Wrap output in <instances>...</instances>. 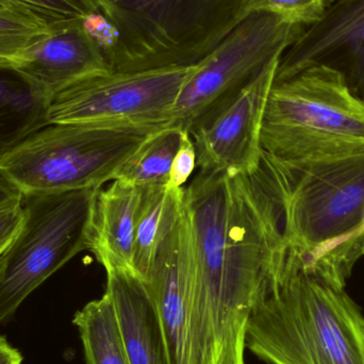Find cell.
<instances>
[{
	"mask_svg": "<svg viewBox=\"0 0 364 364\" xmlns=\"http://www.w3.org/2000/svg\"><path fill=\"white\" fill-rule=\"evenodd\" d=\"M193 239V342L198 364H246L254 310L284 282L282 177L262 155L252 175L198 172L184 186Z\"/></svg>",
	"mask_w": 364,
	"mask_h": 364,
	"instance_id": "obj_1",
	"label": "cell"
},
{
	"mask_svg": "<svg viewBox=\"0 0 364 364\" xmlns=\"http://www.w3.org/2000/svg\"><path fill=\"white\" fill-rule=\"evenodd\" d=\"M246 348L269 364H364V314L346 289L290 259L282 286L250 316Z\"/></svg>",
	"mask_w": 364,
	"mask_h": 364,
	"instance_id": "obj_2",
	"label": "cell"
},
{
	"mask_svg": "<svg viewBox=\"0 0 364 364\" xmlns=\"http://www.w3.org/2000/svg\"><path fill=\"white\" fill-rule=\"evenodd\" d=\"M81 1L119 33L112 72L198 63L252 13V0Z\"/></svg>",
	"mask_w": 364,
	"mask_h": 364,
	"instance_id": "obj_3",
	"label": "cell"
},
{
	"mask_svg": "<svg viewBox=\"0 0 364 364\" xmlns=\"http://www.w3.org/2000/svg\"><path fill=\"white\" fill-rule=\"evenodd\" d=\"M261 145L267 155L292 164L364 151V102L326 66H309L274 80Z\"/></svg>",
	"mask_w": 364,
	"mask_h": 364,
	"instance_id": "obj_4",
	"label": "cell"
},
{
	"mask_svg": "<svg viewBox=\"0 0 364 364\" xmlns=\"http://www.w3.org/2000/svg\"><path fill=\"white\" fill-rule=\"evenodd\" d=\"M161 128L50 124L0 159V175L23 196L102 188Z\"/></svg>",
	"mask_w": 364,
	"mask_h": 364,
	"instance_id": "obj_5",
	"label": "cell"
},
{
	"mask_svg": "<svg viewBox=\"0 0 364 364\" xmlns=\"http://www.w3.org/2000/svg\"><path fill=\"white\" fill-rule=\"evenodd\" d=\"M279 162L284 235L305 269L363 223L364 151L310 164Z\"/></svg>",
	"mask_w": 364,
	"mask_h": 364,
	"instance_id": "obj_6",
	"label": "cell"
},
{
	"mask_svg": "<svg viewBox=\"0 0 364 364\" xmlns=\"http://www.w3.org/2000/svg\"><path fill=\"white\" fill-rule=\"evenodd\" d=\"M100 188L23 196V226L0 256V325L45 280L89 250Z\"/></svg>",
	"mask_w": 364,
	"mask_h": 364,
	"instance_id": "obj_7",
	"label": "cell"
},
{
	"mask_svg": "<svg viewBox=\"0 0 364 364\" xmlns=\"http://www.w3.org/2000/svg\"><path fill=\"white\" fill-rule=\"evenodd\" d=\"M196 64L113 72L81 81L51 98L48 124L172 125L177 100Z\"/></svg>",
	"mask_w": 364,
	"mask_h": 364,
	"instance_id": "obj_8",
	"label": "cell"
},
{
	"mask_svg": "<svg viewBox=\"0 0 364 364\" xmlns=\"http://www.w3.org/2000/svg\"><path fill=\"white\" fill-rule=\"evenodd\" d=\"M304 28L271 13H250L196 64L177 100L172 125L188 132L201 115L237 93L269 62L282 58Z\"/></svg>",
	"mask_w": 364,
	"mask_h": 364,
	"instance_id": "obj_9",
	"label": "cell"
},
{
	"mask_svg": "<svg viewBox=\"0 0 364 364\" xmlns=\"http://www.w3.org/2000/svg\"><path fill=\"white\" fill-rule=\"evenodd\" d=\"M279 61L269 62L237 93L191 126L198 172L252 175L258 170L263 117Z\"/></svg>",
	"mask_w": 364,
	"mask_h": 364,
	"instance_id": "obj_10",
	"label": "cell"
},
{
	"mask_svg": "<svg viewBox=\"0 0 364 364\" xmlns=\"http://www.w3.org/2000/svg\"><path fill=\"white\" fill-rule=\"evenodd\" d=\"M142 280L159 314L171 364H198L193 342V239L186 194Z\"/></svg>",
	"mask_w": 364,
	"mask_h": 364,
	"instance_id": "obj_11",
	"label": "cell"
},
{
	"mask_svg": "<svg viewBox=\"0 0 364 364\" xmlns=\"http://www.w3.org/2000/svg\"><path fill=\"white\" fill-rule=\"evenodd\" d=\"M314 65L339 73L364 102V0H326L320 18L306 26L280 58L275 80Z\"/></svg>",
	"mask_w": 364,
	"mask_h": 364,
	"instance_id": "obj_12",
	"label": "cell"
},
{
	"mask_svg": "<svg viewBox=\"0 0 364 364\" xmlns=\"http://www.w3.org/2000/svg\"><path fill=\"white\" fill-rule=\"evenodd\" d=\"M13 68L50 100L81 81L113 73L83 21L50 28Z\"/></svg>",
	"mask_w": 364,
	"mask_h": 364,
	"instance_id": "obj_13",
	"label": "cell"
},
{
	"mask_svg": "<svg viewBox=\"0 0 364 364\" xmlns=\"http://www.w3.org/2000/svg\"><path fill=\"white\" fill-rule=\"evenodd\" d=\"M106 292L119 316L130 364H171L159 314L144 282L134 272L107 271Z\"/></svg>",
	"mask_w": 364,
	"mask_h": 364,
	"instance_id": "obj_14",
	"label": "cell"
},
{
	"mask_svg": "<svg viewBox=\"0 0 364 364\" xmlns=\"http://www.w3.org/2000/svg\"><path fill=\"white\" fill-rule=\"evenodd\" d=\"M141 196V188L119 179L98 192L89 250L106 272H134V245Z\"/></svg>",
	"mask_w": 364,
	"mask_h": 364,
	"instance_id": "obj_15",
	"label": "cell"
},
{
	"mask_svg": "<svg viewBox=\"0 0 364 364\" xmlns=\"http://www.w3.org/2000/svg\"><path fill=\"white\" fill-rule=\"evenodd\" d=\"M50 98L13 68H0V159L48 124Z\"/></svg>",
	"mask_w": 364,
	"mask_h": 364,
	"instance_id": "obj_16",
	"label": "cell"
},
{
	"mask_svg": "<svg viewBox=\"0 0 364 364\" xmlns=\"http://www.w3.org/2000/svg\"><path fill=\"white\" fill-rule=\"evenodd\" d=\"M87 364H130L123 331L108 292L75 314Z\"/></svg>",
	"mask_w": 364,
	"mask_h": 364,
	"instance_id": "obj_17",
	"label": "cell"
},
{
	"mask_svg": "<svg viewBox=\"0 0 364 364\" xmlns=\"http://www.w3.org/2000/svg\"><path fill=\"white\" fill-rule=\"evenodd\" d=\"M140 211L136 223L134 271L144 279L153 264L164 233L181 210L184 186L168 190L166 186L141 188Z\"/></svg>",
	"mask_w": 364,
	"mask_h": 364,
	"instance_id": "obj_18",
	"label": "cell"
},
{
	"mask_svg": "<svg viewBox=\"0 0 364 364\" xmlns=\"http://www.w3.org/2000/svg\"><path fill=\"white\" fill-rule=\"evenodd\" d=\"M186 130L170 125L154 132L123 164L117 179L139 188L166 186Z\"/></svg>",
	"mask_w": 364,
	"mask_h": 364,
	"instance_id": "obj_19",
	"label": "cell"
},
{
	"mask_svg": "<svg viewBox=\"0 0 364 364\" xmlns=\"http://www.w3.org/2000/svg\"><path fill=\"white\" fill-rule=\"evenodd\" d=\"M50 27L28 9L0 0V68H13Z\"/></svg>",
	"mask_w": 364,
	"mask_h": 364,
	"instance_id": "obj_20",
	"label": "cell"
},
{
	"mask_svg": "<svg viewBox=\"0 0 364 364\" xmlns=\"http://www.w3.org/2000/svg\"><path fill=\"white\" fill-rule=\"evenodd\" d=\"M325 4L326 0H252L250 12L271 13L306 27L320 18Z\"/></svg>",
	"mask_w": 364,
	"mask_h": 364,
	"instance_id": "obj_21",
	"label": "cell"
},
{
	"mask_svg": "<svg viewBox=\"0 0 364 364\" xmlns=\"http://www.w3.org/2000/svg\"><path fill=\"white\" fill-rule=\"evenodd\" d=\"M23 6L44 19L49 27L85 21L89 10L81 0H2Z\"/></svg>",
	"mask_w": 364,
	"mask_h": 364,
	"instance_id": "obj_22",
	"label": "cell"
},
{
	"mask_svg": "<svg viewBox=\"0 0 364 364\" xmlns=\"http://www.w3.org/2000/svg\"><path fill=\"white\" fill-rule=\"evenodd\" d=\"M196 166V149H195L194 142L191 138L190 132L186 130L181 147L175 156L172 168H171L166 188L173 190V188H181L186 186V182L192 176Z\"/></svg>",
	"mask_w": 364,
	"mask_h": 364,
	"instance_id": "obj_23",
	"label": "cell"
},
{
	"mask_svg": "<svg viewBox=\"0 0 364 364\" xmlns=\"http://www.w3.org/2000/svg\"><path fill=\"white\" fill-rule=\"evenodd\" d=\"M23 218V198L0 205V256L6 252L21 230Z\"/></svg>",
	"mask_w": 364,
	"mask_h": 364,
	"instance_id": "obj_24",
	"label": "cell"
},
{
	"mask_svg": "<svg viewBox=\"0 0 364 364\" xmlns=\"http://www.w3.org/2000/svg\"><path fill=\"white\" fill-rule=\"evenodd\" d=\"M336 254L346 267L354 269L357 261L364 257V235L339 244L336 247Z\"/></svg>",
	"mask_w": 364,
	"mask_h": 364,
	"instance_id": "obj_25",
	"label": "cell"
},
{
	"mask_svg": "<svg viewBox=\"0 0 364 364\" xmlns=\"http://www.w3.org/2000/svg\"><path fill=\"white\" fill-rule=\"evenodd\" d=\"M23 356L6 338L0 336V364H21Z\"/></svg>",
	"mask_w": 364,
	"mask_h": 364,
	"instance_id": "obj_26",
	"label": "cell"
},
{
	"mask_svg": "<svg viewBox=\"0 0 364 364\" xmlns=\"http://www.w3.org/2000/svg\"><path fill=\"white\" fill-rule=\"evenodd\" d=\"M21 198L23 195L21 192L0 175V205L21 200Z\"/></svg>",
	"mask_w": 364,
	"mask_h": 364,
	"instance_id": "obj_27",
	"label": "cell"
},
{
	"mask_svg": "<svg viewBox=\"0 0 364 364\" xmlns=\"http://www.w3.org/2000/svg\"><path fill=\"white\" fill-rule=\"evenodd\" d=\"M363 235H364V218L363 223H361L360 227H359V228L357 229V230L355 231V232L353 233V235H350V237H348V239L346 240L354 239V237H363ZM343 242H342V243H343Z\"/></svg>",
	"mask_w": 364,
	"mask_h": 364,
	"instance_id": "obj_28",
	"label": "cell"
}]
</instances>
